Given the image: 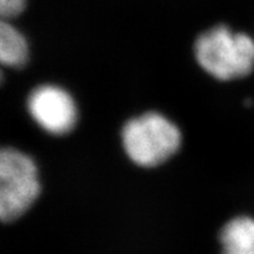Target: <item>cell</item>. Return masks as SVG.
<instances>
[{"instance_id": "6", "label": "cell", "mask_w": 254, "mask_h": 254, "mask_svg": "<svg viewBox=\"0 0 254 254\" xmlns=\"http://www.w3.org/2000/svg\"><path fill=\"white\" fill-rule=\"evenodd\" d=\"M222 254H254V219L238 217L223 226L219 234Z\"/></svg>"}, {"instance_id": "5", "label": "cell", "mask_w": 254, "mask_h": 254, "mask_svg": "<svg viewBox=\"0 0 254 254\" xmlns=\"http://www.w3.org/2000/svg\"><path fill=\"white\" fill-rule=\"evenodd\" d=\"M29 60V44L23 34L10 23L9 19H0V83L4 68H18Z\"/></svg>"}, {"instance_id": "4", "label": "cell", "mask_w": 254, "mask_h": 254, "mask_svg": "<svg viewBox=\"0 0 254 254\" xmlns=\"http://www.w3.org/2000/svg\"><path fill=\"white\" fill-rule=\"evenodd\" d=\"M27 109L36 124L51 134L70 133L77 122L74 98L56 85L35 88L29 96Z\"/></svg>"}, {"instance_id": "7", "label": "cell", "mask_w": 254, "mask_h": 254, "mask_svg": "<svg viewBox=\"0 0 254 254\" xmlns=\"http://www.w3.org/2000/svg\"><path fill=\"white\" fill-rule=\"evenodd\" d=\"M26 0H0V19H12L25 10Z\"/></svg>"}, {"instance_id": "1", "label": "cell", "mask_w": 254, "mask_h": 254, "mask_svg": "<svg viewBox=\"0 0 254 254\" xmlns=\"http://www.w3.org/2000/svg\"><path fill=\"white\" fill-rule=\"evenodd\" d=\"M195 57L213 77L234 80L247 76L254 68V40L227 26H216L197 38Z\"/></svg>"}, {"instance_id": "2", "label": "cell", "mask_w": 254, "mask_h": 254, "mask_svg": "<svg viewBox=\"0 0 254 254\" xmlns=\"http://www.w3.org/2000/svg\"><path fill=\"white\" fill-rule=\"evenodd\" d=\"M123 146L130 160L139 167L163 164L178 151L180 129L158 113H147L127 123L122 132Z\"/></svg>"}, {"instance_id": "3", "label": "cell", "mask_w": 254, "mask_h": 254, "mask_svg": "<svg viewBox=\"0 0 254 254\" xmlns=\"http://www.w3.org/2000/svg\"><path fill=\"white\" fill-rule=\"evenodd\" d=\"M39 193L35 161L16 148L0 147V221L12 222L23 216Z\"/></svg>"}]
</instances>
